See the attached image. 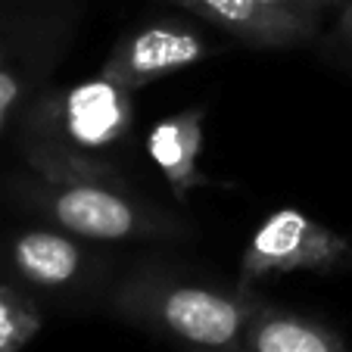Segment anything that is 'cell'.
I'll use <instances>...</instances> for the list:
<instances>
[{"instance_id": "1", "label": "cell", "mask_w": 352, "mask_h": 352, "mask_svg": "<svg viewBox=\"0 0 352 352\" xmlns=\"http://www.w3.org/2000/svg\"><path fill=\"white\" fill-rule=\"evenodd\" d=\"M134 128V91L100 72L78 85H47L16 122V146L38 175H125L116 166Z\"/></svg>"}, {"instance_id": "2", "label": "cell", "mask_w": 352, "mask_h": 352, "mask_svg": "<svg viewBox=\"0 0 352 352\" xmlns=\"http://www.w3.org/2000/svg\"><path fill=\"white\" fill-rule=\"evenodd\" d=\"M256 306L259 296L250 287H225L156 262L116 274L107 296L113 315L199 352H243Z\"/></svg>"}, {"instance_id": "3", "label": "cell", "mask_w": 352, "mask_h": 352, "mask_svg": "<svg viewBox=\"0 0 352 352\" xmlns=\"http://www.w3.org/2000/svg\"><path fill=\"white\" fill-rule=\"evenodd\" d=\"M13 199L44 225H54L91 243H181L193 228L153 206L134 190L128 175H38L13 181Z\"/></svg>"}, {"instance_id": "4", "label": "cell", "mask_w": 352, "mask_h": 352, "mask_svg": "<svg viewBox=\"0 0 352 352\" xmlns=\"http://www.w3.org/2000/svg\"><path fill=\"white\" fill-rule=\"evenodd\" d=\"M85 0H0V138L50 85L78 32Z\"/></svg>"}, {"instance_id": "5", "label": "cell", "mask_w": 352, "mask_h": 352, "mask_svg": "<svg viewBox=\"0 0 352 352\" xmlns=\"http://www.w3.org/2000/svg\"><path fill=\"white\" fill-rule=\"evenodd\" d=\"M10 284L25 290L34 302H60L66 309L107 306L116 280V262L100 243L81 240L54 225L16 231L3 246Z\"/></svg>"}, {"instance_id": "6", "label": "cell", "mask_w": 352, "mask_h": 352, "mask_svg": "<svg viewBox=\"0 0 352 352\" xmlns=\"http://www.w3.org/2000/svg\"><path fill=\"white\" fill-rule=\"evenodd\" d=\"M352 265L349 237L309 219L299 209H274L246 240L240 256V287L287 274H331Z\"/></svg>"}, {"instance_id": "7", "label": "cell", "mask_w": 352, "mask_h": 352, "mask_svg": "<svg viewBox=\"0 0 352 352\" xmlns=\"http://www.w3.org/2000/svg\"><path fill=\"white\" fill-rule=\"evenodd\" d=\"M209 56H212V44L199 25L184 19H153L116 41L109 60L103 63V75L119 81L128 91H140Z\"/></svg>"}, {"instance_id": "8", "label": "cell", "mask_w": 352, "mask_h": 352, "mask_svg": "<svg viewBox=\"0 0 352 352\" xmlns=\"http://www.w3.org/2000/svg\"><path fill=\"white\" fill-rule=\"evenodd\" d=\"M172 3L190 10L206 25L250 47H296L321 34L318 25L268 7L262 0H172Z\"/></svg>"}, {"instance_id": "9", "label": "cell", "mask_w": 352, "mask_h": 352, "mask_svg": "<svg viewBox=\"0 0 352 352\" xmlns=\"http://www.w3.org/2000/svg\"><path fill=\"white\" fill-rule=\"evenodd\" d=\"M203 107H187L160 119L146 134V156L168 181L172 193L184 203L187 193L197 187L215 184L199 172V153H203Z\"/></svg>"}, {"instance_id": "10", "label": "cell", "mask_w": 352, "mask_h": 352, "mask_svg": "<svg viewBox=\"0 0 352 352\" xmlns=\"http://www.w3.org/2000/svg\"><path fill=\"white\" fill-rule=\"evenodd\" d=\"M243 352H349L337 331L318 318L287 309L268 306L259 299L250 327H246Z\"/></svg>"}, {"instance_id": "11", "label": "cell", "mask_w": 352, "mask_h": 352, "mask_svg": "<svg viewBox=\"0 0 352 352\" xmlns=\"http://www.w3.org/2000/svg\"><path fill=\"white\" fill-rule=\"evenodd\" d=\"M41 306L16 284H0V352H22L41 331Z\"/></svg>"}, {"instance_id": "12", "label": "cell", "mask_w": 352, "mask_h": 352, "mask_svg": "<svg viewBox=\"0 0 352 352\" xmlns=\"http://www.w3.org/2000/svg\"><path fill=\"white\" fill-rule=\"evenodd\" d=\"M321 54L337 66H352V0H343L337 7V19H333L331 32L321 34Z\"/></svg>"}, {"instance_id": "13", "label": "cell", "mask_w": 352, "mask_h": 352, "mask_svg": "<svg viewBox=\"0 0 352 352\" xmlns=\"http://www.w3.org/2000/svg\"><path fill=\"white\" fill-rule=\"evenodd\" d=\"M274 10H284V13L296 16L302 22H312V25L321 28V19H324L327 10H337L340 0H262Z\"/></svg>"}, {"instance_id": "14", "label": "cell", "mask_w": 352, "mask_h": 352, "mask_svg": "<svg viewBox=\"0 0 352 352\" xmlns=\"http://www.w3.org/2000/svg\"><path fill=\"white\" fill-rule=\"evenodd\" d=\"M187 352H199V349H187Z\"/></svg>"}, {"instance_id": "15", "label": "cell", "mask_w": 352, "mask_h": 352, "mask_svg": "<svg viewBox=\"0 0 352 352\" xmlns=\"http://www.w3.org/2000/svg\"><path fill=\"white\" fill-rule=\"evenodd\" d=\"M340 3H343V0H340Z\"/></svg>"}]
</instances>
